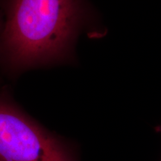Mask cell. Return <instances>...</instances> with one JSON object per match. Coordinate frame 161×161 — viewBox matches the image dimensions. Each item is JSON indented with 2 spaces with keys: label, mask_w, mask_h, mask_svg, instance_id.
<instances>
[{
  "label": "cell",
  "mask_w": 161,
  "mask_h": 161,
  "mask_svg": "<svg viewBox=\"0 0 161 161\" xmlns=\"http://www.w3.org/2000/svg\"><path fill=\"white\" fill-rule=\"evenodd\" d=\"M155 130H156V132L160 133V134H161V125H158V126L156 127Z\"/></svg>",
  "instance_id": "277c9868"
},
{
  "label": "cell",
  "mask_w": 161,
  "mask_h": 161,
  "mask_svg": "<svg viewBox=\"0 0 161 161\" xmlns=\"http://www.w3.org/2000/svg\"><path fill=\"white\" fill-rule=\"evenodd\" d=\"M0 161H80L74 144L46 128L0 92Z\"/></svg>",
  "instance_id": "7a4b0ae2"
},
{
  "label": "cell",
  "mask_w": 161,
  "mask_h": 161,
  "mask_svg": "<svg viewBox=\"0 0 161 161\" xmlns=\"http://www.w3.org/2000/svg\"><path fill=\"white\" fill-rule=\"evenodd\" d=\"M0 64L8 74L74 64L80 36L96 22L86 0H5Z\"/></svg>",
  "instance_id": "6da1fadb"
},
{
  "label": "cell",
  "mask_w": 161,
  "mask_h": 161,
  "mask_svg": "<svg viewBox=\"0 0 161 161\" xmlns=\"http://www.w3.org/2000/svg\"><path fill=\"white\" fill-rule=\"evenodd\" d=\"M3 19H2V16L0 14V33H1L2 29H3Z\"/></svg>",
  "instance_id": "3957f363"
}]
</instances>
